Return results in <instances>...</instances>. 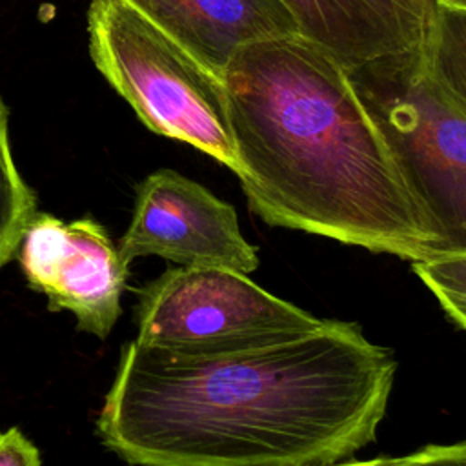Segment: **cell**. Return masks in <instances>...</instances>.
I'll list each match as a JSON object with an SVG mask.
<instances>
[{"mask_svg": "<svg viewBox=\"0 0 466 466\" xmlns=\"http://www.w3.org/2000/svg\"><path fill=\"white\" fill-rule=\"evenodd\" d=\"M350 75L424 220L430 257L466 253V116L428 78L419 47Z\"/></svg>", "mask_w": 466, "mask_h": 466, "instance_id": "obj_3", "label": "cell"}, {"mask_svg": "<svg viewBox=\"0 0 466 466\" xmlns=\"http://www.w3.org/2000/svg\"><path fill=\"white\" fill-rule=\"evenodd\" d=\"M413 271L435 295L448 317L466 331V253L415 260Z\"/></svg>", "mask_w": 466, "mask_h": 466, "instance_id": "obj_12", "label": "cell"}, {"mask_svg": "<svg viewBox=\"0 0 466 466\" xmlns=\"http://www.w3.org/2000/svg\"><path fill=\"white\" fill-rule=\"evenodd\" d=\"M220 76L248 46L295 35L286 0H120Z\"/></svg>", "mask_w": 466, "mask_h": 466, "instance_id": "obj_8", "label": "cell"}, {"mask_svg": "<svg viewBox=\"0 0 466 466\" xmlns=\"http://www.w3.org/2000/svg\"><path fill=\"white\" fill-rule=\"evenodd\" d=\"M397 362L360 328L195 357L131 340L96 417L137 466H333L375 439Z\"/></svg>", "mask_w": 466, "mask_h": 466, "instance_id": "obj_1", "label": "cell"}, {"mask_svg": "<svg viewBox=\"0 0 466 466\" xmlns=\"http://www.w3.org/2000/svg\"><path fill=\"white\" fill-rule=\"evenodd\" d=\"M87 38L95 67L146 127L237 173L220 76L120 0H91Z\"/></svg>", "mask_w": 466, "mask_h": 466, "instance_id": "obj_4", "label": "cell"}, {"mask_svg": "<svg viewBox=\"0 0 466 466\" xmlns=\"http://www.w3.org/2000/svg\"><path fill=\"white\" fill-rule=\"evenodd\" d=\"M391 457H377V459H366V461H346V462H339L333 466H390Z\"/></svg>", "mask_w": 466, "mask_h": 466, "instance_id": "obj_15", "label": "cell"}, {"mask_svg": "<svg viewBox=\"0 0 466 466\" xmlns=\"http://www.w3.org/2000/svg\"><path fill=\"white\" fill-rule=\"evenodd\" d=\"M433 0H286L299 33L348 69L419 47Z\"/></svg>", "mask_w": 466, "mask_h": 466, "instance_id": "obj_9", "label": "cell"}, {"mask_svg": "<svg viewBox=\"0 0 466 466\" xmlns=\"http://www.w3.org/2000/svg\"><path fill=\"white\" fill-rule=\"evenodd\" d=\"M390 466H466V441L444 446H426L411 455L391 457Z\"/></svg>", "mask_w": 466, "mask_h": 466, "instance_id": "obj_13", "label": "cell"}, {"mask_svg": "<svg viewBox=\"0 0 466 466\" xmlns=\"http://www.w3.org/2000/svg\"><path fill=\"white\" fill-rule=\"evenodd\" d=\"M461 2H466V0H461Z\"/></svg>", "mask_w": 466, "mask_h": 466, "instance_id": "obj_16", "label": "cell"}, {"mask_svg": "<svg viewBox=\"0 0 466 466\" xmlns=\"http://www.w3.org/2000/svg\"><path fill=\"white\" fill-rule=\"evenodd\" d=\"M118 249L129 264L157 255L178 266L242 275L258 268L257 248L240 233L235 208L173 169H157L137 186Z\"/></svg>", "mask_w": 466, "mask_h": 466, "instance_id": "obj_6", "label": "cell"}, {"mask_svg": "<svg viewBox=\"0 0 466 466\" xmlns=\"http://www.w3.org/2000/svg\"><path fill=\"white\" fill-rule=\"evenodd\" d=\"M320 322L246 275L222 268H169L140 289L137 304V340L195 357L293 340Z\"/></svg>", "mask_w": 466, "mask_h": 466, "instance_id": "obj_5", "label": "cell"}, {"mask_svg": "<svg viewBox=\"0 0 466 466\" xmlns=\"http://www.w3.org/2000/svg\"><path fill=\"white\" fill-rule=\"evenodd\" d=\"M220 80L253 213L375 253L430 257L391 149L337 56L295 33L244 47Z\"/></svg>", "mask_w": 466, "mask_h": 466, "instance_id": "obj_2", "label": "cell"}, {"mask_svg": "<svg viewBox=\"0 0 466 466\" xmlns=\"http://www.w3.org/2000/svg\"><path fill=\"white\" fill-rule=\"evenodd\" d=\"M9 113L0 98V268L15 258L36 211V195L22 178L9 144Z\"/></svg>", "mask_w": 466, "mask_h": 466, "instance_id": "obj_11", "label": "cell"}, {"mask_svg": "<svg viewBox=\"0 0 466 466\" xmlns=\"http://www.w3.org/2000/svg\"><path fill=\"white\" fill-rule=\"evenodd\" d=\"M419 55L428 78L466 116V2H431Z\"/></svg>", "mask_w": 466, "mask_h": 466, "instance_id": "obj_10", "label": "cell"}, {"mask_svg": "<svg viewBox=\"0 0 466 466\" xmlns=\"http://www.w3.org/2000/svg\"><path fill=\"white\" fill-rule=\"evenodd\" d=\"M0 466H42L38 448L18 430L0 431Z\"/></svg>", "mask_w": 466, "mask_h": 466, "instance_id": "obj_14", "label": "cell"}, {"mask_svg": "<svg viewBox=\"0 0 466 466\" xmlns=\"http://www.w3.org/2000/svg\"><path fill=\"white\" fill-rule=\"evenodd\" d=\"M27 286L47 308L75 315L82 331L106 339L122 315L129 262L106 228L91 217L66 222L36 213L18 248Z\"/></svg>", "mask_w": 466, "mask_h": 466, "instance_id": "obj_7", "label": "cell"}]
</instances>
